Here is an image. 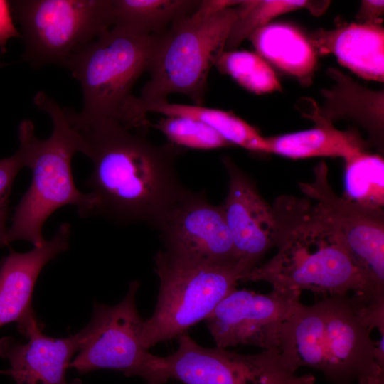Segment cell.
Masks as SVG:
<instances>
[{
  "label": "cell",
  "instance_id": "cell-1",
  "mask_svg": "<svg viewBox=\"0 0 384 384\" xmlns=\"http://www.w3.org/2000/svg\"><path fill=\"white\" fill-rule=\"evenodd\" d=\"M86 146L92 170L87 186L95 198L92 215L122 225L143 223L156 229L189 191L176 161L182 147L151 142L146 132L110 119L72 124Z\"/></svg>",
  "mask_w": 384,
  "mask_h": 384
},
{
  "label": "cell",
  "instance_id": "cell-2",
  "mask_svg": "<svg viewBox=\"0 0 384 384\" xmlns=\"http://www.w3.org/2000/svg\"><path fill=\"white\" fill-rule=\"evenodd\" d=\"M353 295L301 302L284 324L277 348L296 369L320 370L332 384H384V357Z\"/></svg>",
  "mask_w": 384,
  "mask_h": 384
},
{
  "label": "cell",
  "instance_id": "cell-3",
  "mask_svg": "<svg viewBox=\"0 0 384 384\" xmlns=\"http://www.w3.org/2000/svg\"><path fill=\"white\" fill-rule=\"evenodd\" d=\"M34 105L50 118L53 129L49 137L41 139L34 132L31 120H22L18 128L19 146L25 167L31 172L29 187L16 206L7 230V242L25 240L40 247L46 240L43 228L57 210L68 205L77 207L78 215H92L95 201L76 187L72 173L75 154H85V143L70 122L66 108L44 92H38Z\"/></svg>",
  "mask_w": 384,
  "mask_h": 384
},
{
  "label": "cell",
  "instance_id": "cell-4",
  "mask_svg": "<svg viewBox=\"0 0 384 384\" xmlns=\"http://www.w3.org/2000/svg\"><path fill=\"white\" fill-rule=\"evenodd\" d=\"M282 213L284 233L278 251L241 282L264 281L273 289L353 295L372 306L366 286L345 247L314 206Z\"/></svg>",
  "mask_w": 384,
  "mask_h": 384
},
{
  "label": "cell",
  "instance_id": "cell-5",
  "mask_svg": "<svg viewBox=\"0 0 384 384\" xmlns=\"http://www.w3.org/2000/svg\"><path fill=\"white\" fill-rule=\"evenodd\" d=\"M163 33L139 35L112 26L75 53L65 67L80 85L82 108L75 112L66 107L69 121L110 119L146 132L151 122L139 112L132 89L149 71Z\"/></svg>",
  "mask_w": 384,
  "mask_h": 384
},
{
  "label": "cell",
  "instance_id": "cell-6",
  "mask_svg": "<svg viewBox=\"0 0 384 384\" xmlns=\"http://www.w3.org/2000/svg\"><path fill=\"white\" fill-rule=\"evenodd\" d=\"M240 1L202 0L193 14L161 34L139 97L143 103L166 102L176 93L204 105L210 70L225 51Z\"/></svg>",
  "mask_w": 384,
  "mask_h": 384
},
{
  "label": "cell",
  "instance_id": "cell-7",
  "mask_svg": "<svg viewBox=\"0 0 384 384\" xmlns=\"http://www.w3.org/2000/svg\"><path fill=\"white\" fill-rule=\"evenodd\" d=\"M159 278L153 314L144 320L142 343L146 348L178 338L206 319L243 277L238 267L198 265L174 260L159 250L154 256Z\"/></svg>",
  "mask_w": 384,
  "mask_h": 384
},
{
  "label": "cell",
  "instance_id": "cell-8",
  "mask_svg": "<svg viewBox=\"0 0 384 384\" xmlns=\"http://www.w3.org/2000/svg\"><path fill=\"white\" fill-rule=\"evenodd\" d=\"M24 41L23 59L38 68L68 61L113 25L112 0L10 1Z\"/></svg>",
  "mask_w": 384,
  "mask_h": 384
},
{
  "label": "cell",
  "instance_id": "cell-9",
  "mask_svg": "<svg viewBox=\"0 0 384 384\" xmlns=\"http://www.w3.org/2000/svg\"><path fill=\"white\" fill-rule=\"evenodd\" d=\"M139 283L132 282L117 304L95 303L90 322L80 331L79 350L69 368L85 374L97 370H114L138 376L148 384H159L157 356L142 343L144 319L136 304Z\"/></svg>",
  "mask_w": 384,
  "mask_h": 384
},
{
  "label": "cell",
  "instance_id": "cell-10",
  "mask_svg": "<svg viewBox=\"0 0 384 384\" xmlns=\"http://www.w3.org/2000/svg\"><path fill=\"white\" fill-rule=\"evenodd\" d=\"M171 354L157 358L161 384L169 380L184 384H314L311 374L299 375L277 347L255 354L224 348H206L184 334Z\"/></svg>",
  "mask_w": 384,
  "mask_h": 384
},
{
  "label": "cell",
  "instance_id": "cell-11",
  "mask_svg": "<svg viewBox=\"0 0 384 384\" xmlns=\"http://www.w3.org/2000/svg\"><path fill=\"white\" fill-rule=\"evenodd\" d=\"M311 183H299L306 196L329 222L358 269L371 302L384 305V213L338 196L328 181V167L321 161Z\"/></svg>",
  "mask_w": 384,
  "mask_h": 384
},
{
  "label": "cell",
  "instance_id": "cell-12",
  "mask_svg": "<svg viewBox=\"0 0 384 384\" xmlns=\"http://www.w3.org/2000/svg\"><path fill=\"white\" fill-rule=\"evenodd\" d=\"M156 230L162 251L174 260L241 270L222 206L210 203L203 192L189 190Z\"/></svg>",
  "mask_w": 384,
  "mask_h": 384
},
{
  "label": "cell",
  "instance_id": "cell-13",
  "mask_svg": "<svg viewBox=\"0 0 384 384\" xmlns=\"http://www.w3.org/2000/svg\"><path fill=\"white\" fill-rule=\"evenodd\" d=\"M300 294L276 289L260 294L235 288L206 319L207 327L218 347H277L281 329L300 303Z\"/></svg>",
  "mask_w": 384,
  "mask_h": 384
},
{
  "label": "cell",
  "instance_id": "cell-14",
  "mask_svg": "<svg viewBox=\"0 0 384 384\" xmlns=\"http://www.w3.org/2000/svg\"><path fill=\"white\" fill-rule=\"evenodd\" d=\"M223 163L229 181L221 206L243 279L269 250L278 247L283 225L278 210L262 197L254 182L230 158H223Z\"/></svg>",
  "mask_w": 384,
  "mask_h": 384
},
{
  "label": "cell",
  "instance_id": "cell-15",
  "mask_svg": "<svg viewBox=\"0 0 384 384\" xmlns=\"http://www.w3.org/2000/svg\"><path fill=\"white\" fill-rule=\"evenodd\" d=\"M28 338L21 343L13 337L0 338V357L10 368L0 373L10 375L16 384H82L79 378H66L73 357L79 350L80 331L65 338H52L43 332L36 316L17 326Z\"/></svg>",
  "mask_w": 384,
  "mask_h": 384
},
{
  "label": "cell",
  "instance_id": "cell-16",
  "mask_svg": "<svg viewBox=\"0 0 384 384\" xmlns=\"http://www.w3.org/2000/svg\"><path fill=\"white\" fill-rule=\"evenodd\" d=\"M70 225L61 224L54 236L26 252L11 250L0 262V328L26 320L35 312L32 296L38 276L46 265L69 246Z\"/></svg>",
  "mask_w": 384,
  "mask_h": 384
},
{
  "label": "cell",
  "instance_id": "cell-17",
  "mask_svg": "<svg viewBox=\"0 0 384 384\" xmlns=\"http://www.w3.org/2000/svg\"><path fill=\"white\" fill-rule=\"evenodd\" d=\"M313 47L333 53L338 61L360 77L384 80V30L381 24L351 23L312 36Z\"/></svg>",
  "mask_w": 384,
  "mask_h": 384
},
{
  "label": "cell",
  "instance_id": "cell-18",
  "mask_svg": "<svg viewBox=\"0 0 384 384\" xmlns=\"http://www.w3.org/2000/svg\"><path fill=\"white\" fill-rule=\"evenodd\" d=\"M304 115L314 127L300 132L266 138V153L290 159L341 157L345 161L364 151L368 144L354 129L339 130L313 110Z\"/></svg>",
  "mask_w": 384,
  "mask_h": 384
},
{
  "label": "cell",
  "instance_id": "cell-19",
  "mask_svg": "<svg viewBox=\"0 0 384 384\" xmlns=\"http://www.w3.org/2000/svg\"><path fill=\"white\" fill-rule=\"evenodd\" d=\"M329 75L336 82L324 90V102L313 111L320 117L334 119H352L366 129L371 141L380 149L383 147V92L361 86L338 70L330 69Z\"/></svg>",
  "mask_w": 384,
  "mask_h": 384
},
{
  "label": "cell",
  "instance_id": "cell-20",
  "mask_svg": "<svg viewBox=\"0 0 384 384\" xmlns=\"http://www.w3.org/2000/svg\"><path fill=\"white\" fill-rule=\"evenodd\" d=\"M250 38L262 58L302 82L310 81L316 65V50L297 28L286 23H268Z\"/></svg>",
  "mask_w": 384,
  "mask_h": 384
},
{
  "label": "cell",
  "instance_id": "cell-21",
  "mask_svg": "<svg viewBox=\"0 0 384 384\" xmlns=\"http://www.w3.org/2000/svg\"><path fill=\"white\" fill-rule=\"evenodd\" d=\"M201 1L112 0V26L139 35L161 33L178 20L193 14Z\"/></svg>",
  "mask_w": 384,
  "mask_h": 384
},
{
  "label": "cell",
  "instance_id": "cell-22",
  "mask_svg": "<svg viewBox=\"0 0 384 384\" xmlns=\"http://www.w3.org/2000/svg\"><path fill=\"white\" fill-rule=\"evenodd\" d=\"M141 110L146 115L149 112H155L164 117H185L199 120L215 130L232 145L252 151L266 153V137L232 112L168 101L157 103H143L141 101Z\"/></svg>",
  "mask_w": 384,
  "mask_h": 384
},
{
  "label": "cell",
  "instance_id": "cell-23",
  "mask_svg": "<svg viewBox=\"0 0 384 384\" xmlns=\"http://www.w3.org/2000/svg\"><path fill=\"white\" fill-rule=\"evenodd\" d=\"M345 198L382 208L384 204V161L378 154L360 153L345 161Z\"/></svg>",
  "mask_w": 384,
  "mask_h": 384
},
{
  "label": "cell",
  "instance_id": "cell-24",
  "mask_svg": "<svg viewBox=\"0 0 384 384\" xmlns=\"http://www.w3.org/2000/svg\"><path fill=\"white\" fill-rule=\"evenodd\" d=\"M215 65L239 85L256 94L280 91V82L269 64L259 54L246 50H225Z\"/></svg>",
  "mask_w": 384,
  "mask_h": 384
},
{
  "label": "cell",
  "instance_id": "cell-25",
  "mask_svg": "<svg viewBox=\"0 0 384 384\" xmlns=\"http://www.w3.org/2000/svg\"><path fill=\"white\" fill-rule=\"evenodd\" d=\"M313 3L308 1L246 0L238 5V14L225 46V50H234L246 38L268 22L279 16L302 8Z\"/></svg>",
  "mask_w": 384,
  "mask_h": 384
},
{
  "label": "cell",
  "instance_id": "cell-26",
  "mask_svg": "<svg viewBox=\"0 0 384 384\" xmlns=\"http://www.w3.org/2000/svg\"><path fill=\"white\" fill-rule=\"evenodd\" d=\"M161 132L170 143L180 147L210 150L232 146L206 124L189 117H164L156 123H150Z\"/></svg>",
  "mask_w": 384,
  "mask_h": 384
},
{
  "label": "cell",
  "instance_id": "cell-27",
  "mask_svg": "<svg viewBox=\"0 0 384 384\" xmlns=\"http://www.w3.org/2000/svg\"><path fill=\"white\" fill-rule=\"evenodd\" d=\"M23 167L24 159L18 150L12 156L0 159V247L9 245L6 221L10 210V196L16 176Z\"/></svg>",
  "mask_w": 384,
  "mask_h": 384
},
{
  "label": "cell",
  "instance_id": "cell-28",
  "mask_svg": "<svg viewBox=\"0 0 384 384\" xmlns=\"http://www.w3.org/2000/svg\"><path fill=\"white\" fill-rule=\"evenodd\" d=\"M19 37H21V33L14 23L10 1L0 0V50L1 53L6 52V45L9 40Z\"/></svg>",
  "mask_w": 384,
  "mask_h": 384
},
{
  "label": "cell",
  "instance_id": "cell-29",
  "mask_svg": "<svg viewBox=\"0 0 384 384\" xmlns=\"http://www.w3.org/2000/svg\"><path fill=\"white\" fill-rule=\"evenodd\" d=\"M383 11V1H362L356 18L359 23L381 24Z\"/></svg>",
  "mask_w": 384,
  "mask_h": 384
},
{
  "label": "cell",
  "instance_id": "cell-30",
  "mask_svg": "<svg viewBox=\"0 0 384 384\" xmlns=\"http://www.w3.org/2000/svg\"><path fill=\"white\" fill-rule=\"evenodd\" d=\"M2 65H4L3 64H0V68L2 67Z\"/></svg>",
  "mask_w": 384,
  "mask_h": 384
}]
</instances>
